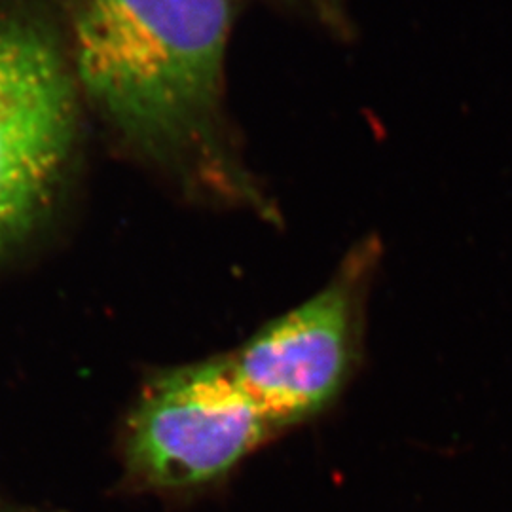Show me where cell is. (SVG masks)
Masks as SVG:
<instances>
[{
	"label": "cell",
	"instance_id": "5b68a950",
	"mask_svg": "<svg viewBox=\"0 0 512 512\" xmlns=\"http://www.w3.org/2000/svg\"><path fill=\"white\" fill-rule=\"evenodd\" d=\"M300 14L332 37L349 40L355 37V25L349 16L348 0H285Z\"/></svg>",
	"mask_w": 512,
	"mask_h": 512
},
{
	"label": "cell",
	"instance_id": "7a4b0ae2",
	"mask_svg": "<svg viewBox=\"0 0 512 512\" xmlns=\"http://www.w3.org/2000/svg\"><path fill=\"white\" fill-rule=\"evenodd\" d=\"M382 256L378 236L361 239L321 291L258 330L230 357L239 384L277 431L323 414L353 378Z\"/></svg>",
	"mask_w": 512,
	"mask_h": 512
},
{
	"label": "cell",
	"instance_id": "277c9868",
	"mask_svg": "<svg viewBox=\"0 0 512 512\" xmlns=\"http://www.w3.org/2000/svg\"><path fill=\"white\" fill-rule=\"evenodd\" d=\"M274 433V423L239 384L230 357H222L148 385L129 420L126 454L143 482L183 490L226 475Z\"/></svg>",
	"mask_w": 512,
	"mask_h": 512
},
{
	"label": "cell",
	"instance_id": "3957f363",
	"mask_svg": "<svg viewBox=\"0 0 512 512\" xmlns=\"http://www.w3.org/2000/svg\"><path fill=\"white\" fill-rule=\"evenodd\" d=\"M74 141L73 76L54 38L33 19L0 12V251L46 215Z\"/></svg>",
	"mask_w": 512,
	"mask_h": 512
},
{
	"label": "cell",
	"instance_id": "6da1fadb",
	"mask_svg": "<svg viewBox=\"0 0 512 512\" xmlns=\"http://www.w3.org/2000/svg\"><path fill=\"white\" fill-rule=\"evenodd\" d=\"M74 73L118 135L192 190L266 211L224 118L232 0H73Z\"/></svg>",
	"mask_w": 512,
	"mask_h": 512
},
{
	"label": "cell",
	"instance_id": "8992f818",
	"mask_svg": "<svg viewBox=\"0 0 512 512\" xmlns=\"http://www.w3.org/2000/svg\"><path fill=\"white\" fill-rule=\"evenodd\" d=\"M0 512H14V511H10V509H4V507H0Z\"/></svg>",
	"mask_w": 512,
	"mask_h": 512
}]
</instances>
